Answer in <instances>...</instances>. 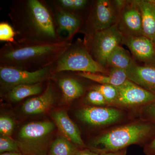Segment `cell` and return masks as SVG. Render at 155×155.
<instances>
[{"mask_svg":"<svg viewBox=\"0 0 155 155\" xmlns=\"http://www.w3.org/2000/svg\"><path fill=\"white\" fill-rule=\"evenodd\" d=\"M14 127L13 119L7 116H1L0 118V133L1 135L11 136Z\"/></svg>","mask_w":155,"mask_h":155,"instance_id":"cell-29","label":"cell"},{"mask_svg":"<svg viewBox=\"0 0 155 155\" xmlns=\"http://www.w3.org/2000/svg\"><path fill=\"white\" fill-rule=\"evenodd\" d=\"M63 99L71 102L81 97L84 93V87L77 80L72 77H63L58 81Z\"/></svg>","mask_w":155,"mask_h":155,"instance_id":"cell-19","label":"cell"},{"mask_svg":"<svg viewBox=\"0 0 155 155\" xmlns=\"http://www.w3.org/2000/svg\"><path fill=\"white\" fill-rule=\"evenodd\" d=\"M154 44H155V42H154Z\"/></svg>","mask_w":155,"mask_h":155,"instance_id":"cell-34","label":"cell"},{"mask_svg":"<svg viewBox=\"0 0 155 155\" xmlns=\"http://www.w3.org/2000/svg\"><path fill=\"white\" fill-rule=\"evenodd\" d=\"M116 25L123 36L143 35L141 14L135 1H127L118 13Z\"/></svg>","mask_w":155,"mask_h":155,"instance_id":"cell-10","label":"cell"},{"mask_svg":"<svg viewBox=\"0 0 155 155\" xmlns=\"http://www.w3.org/2000/svg\"><path fill=\"white\" fill-rule=\"evenodd\" d=\"M143 151L146 155H155V135L144 144Z\"/></svg>","mask_w":155,"mask_h":155,"instance_id":"cell-30","label":"cell"},{"mask_svg":"<svg viewBox=\"0 0 155 155\" xmlns=\"http://www.w3.org/2000/svg\"><path fill=\"white\" fill-rule=\"evenodd\" d=\"M9 16L17 41L53 42L63 41L58 35L52 11L39 0L13 2Z\"/></svg>","mask_w":155,"mask_h":155,"instance_id":"cell-1","label":"cell"},{"mask_svg":"<svg viewBox=\"0 0 155 155\" xmlns=\"http://www.w3.org/2000/svg\"><path fill=\"white\" fill-rule=\"evenodd\" d=\"M73 155H100V154L89 150L78 149Z\"/></svg>","mask_w":155,"mask_h":155,"instance_id":"cell-31","label":"cell"},{"mask_svg":"<svg viewBox=\"0 0 155 155\" xmlns=\"http://www.w3.org/2000/svg\"><path fill=\"white\" fill-rule=\"evenodd\" d=\"M16 33L13 26L8 22H1L0 23V41L6 43L14 42Z\"/></svg>","mask_w":155,"mask_h":155,"instance_id":"cell-26","label":"cell"},{"mask_svg":"<svg viewBox=\"0 0 155 155\" xmlns=\"http://www.w3.org/2000/svg\"><path fill=\"white\" fill-rule=\"evenodd\" d=\"M55 8L76 14V12L85 8L89 3L87 0H58L53 1ZM79 16V15H78Z\"/></svg>","mask_w":155,"mask_h":155,"instance_id":"cell-23","label":"cell"},{"mask_svg":"<svg viewBox=\"0 0 155 155\" xmlns=\"http://www.w3.org/2000/svg\"><path fill=\"white\" fill-rule=\"evenodd\" d=\"M118 18L113 1L97 0L91 5L86 22L79 31L89 36L116 25Z\"/></svg>","mask_w":155,"mask_h":155,"instance_id":"cell-7","label":"cell"},{"mask_svg":"<svg viewBox=\"0 0 155 155\" xmlns=\"http://www.w3.org/2000/svg\"><path fill=\"white\" fill-rule=\"evenodd\" d=\"M56 99L55 91L50 82L41 94L25 101L22 105V110L28 115L42 114L53 105Z\"/></svg>","mask_w":155,"mask_h":155,"instance_id":"cell-15","label":"cell"},{"mask_svg":"<svg viewBox=\"0 0 155 155\" xmlns=\"http://www.w3.org/2000/svg\"><path fill=\"white\" fill-rule=\"evenodd\" d=\"M85 100L87 103L96 107L108 105L104 97L100 92L91 89L87 93Z\"/></svg>","mask_w":155,"mask_h":155,"instance_id":"cell-28","label":"cell"},{"mask_svg":"<svg viewBox=\"0 0 155 155\" xmlns=\"http://www.w3.org/2000/svg\"><path fill=\"white\" fill-rule=\"evenodd\" d=\"M123 35L117 25L84 37V44L92 58L104 68H107L108 58L123 41Z\"/></svg>","mask_w":155,"mask_h":155,"instance_id":"cell-6","label":"cell"},{"mask_svg":"<svg viewBox=\"0 0 155 155\" xmlns=\"http://www.w3.org/2000/svg\"><path fill=\"white\" fill-rule=\"evenodd\" d=\"M141 14L143 36L155 42V1L135 0Z\"/></svg>","mask_w":155,"mask_h":155,"instance_id":"cell-17","label":"cell"},{"mask_svg":"<svg viewBox=\"0 0 155 155\" xmlns=\"http://www.w3.org/2000/svg\"><path fill=\"white\" fill-rule=\"evenodd\" d=\"M91 89L100 92L105 99L108 105L114 106L118 96L117 87L110 84H101L92 87Z\"/></svg>","mask_w":155,"mask_h":155,"instance_id":"cell-24","label":"cell"},{"mask_svg":"<svg viewBox=\"0 0 155 155\" xmlns=\"http://www.w3.org/2000/svg\"><path fill=\"white\" fill-rule=\"evenodd\" d=\"M126 72L127 79L155 94V67L135 63Z\"/></svg>","mask_w":155,"mask_h":155,"instance_id":"cell-14","label":"cell"},{"mask_svg":"<svg viewBox=\"0 0 155 155\" xmlns=\"http://www.w3.org/2000/svg\"><path fill=\"white\" fill-rule=\"evenodd\" d=\"M122 44L130 50L136 60L144 65L155 67L154 43L142 35L137 37L123 36Z\"/></svg>","mask_w":155,"mask_h":155,"instance_id":"cell-12","label":"cell"},{"mask_svg":"<svg viewBox=\"0 0 155 155\" xmlns=\"http://www.w3.org/2000/svg\"><path fill=\"white\" fill-rule=\"evenodd\" d=\"M42 91L41 83L22 84L11 88L7 92V96L11 101L17 102L28 97L40 94Z\"/></svg>","mask_w":155,"mask_h":155,"instance_id":"cell-21","label":"cell"},{"mask_svg":"<svg viewBox=\"0 0 155 155\" xmlns=\"http://www.w3.org/2000/svg\"><path fill=\"white\" fill-rule=\"evenodd\" d=\"M126 153H127L126 149H124L116 151L101 153L100 154V155H126Z\"/></svg>","mask_w":155,"mask_h":155,"instance_id":"cell-32","label":"cell"},{"mask_svg":"<svg viewBox=\"0 0 155 155\" xmlns=\"http://www.w3.org/2000/svg\"><path fill=\"white\" fill-rule=\"evenodd\" d=\"M139 116L141 121L155 125V101L140 108Z\"/></svg>","mask_w":155,"mask_h":155,"instance_id":"cell-27","label":"cell"},{"mask_svg":"<svg viewBox=\"0 0 155 155\" xmlns=\"http://www.w3.org/2000/svg\"><path fill=\"white\" fill-rule=\"evenodd\" d=\"M52 117L57 127L65 138L78 146L85 147L78 127L70 119L67 112L55 111L53 113Z\"/></svg>","mask_w":155,"mask_h":155,"instance_id":"cell-16","label":"cell"},{"mask_svg":"<svg viewBox=\"0 0 155 155\" xmlns=\"http://www.w3.org/2000/svg\"><path fill=\"white\" fill-rule=\"evenodd\" d=\"M54 73L53 65L35 71L0 66L1 84L8 92L18 85L41 83Z\"/></svg>","mask_w":155,"mask_h":155,"instance_id":"cell-8","label":"cell"},{"mask_svg":"<svg viewBox=\"0 0 155 155\" xmlns=\"http://www.w3.org/2000/svg\"><path fill=\"white\" fill-rule=\"evenodd\" d=\"M77 116L82 122L94 126L110 125L123 118L122 111L113 107H90L81 109Z\"/></svg>","mask_w":155,"mask_h":155,"instance_id":"cell-11","label":"cell"},{"mask_svg":"<svg viewBox=\"0 0 155 155\" xmlns=\"http://www.w3.org/2000/svg\"><path fill=\"white\" fill-rule=\"evenodd\" d=\"M76 75L99 84H110L116 87L120 86L128 79L125 71L114 68L110 69L108 74L80 72H78Z\"/></svg>","mask_w":155,"mask_h":155,"instance_id":"cell-18","label":"cell"},{"mask_svg":"<svg viewBox=\"0 0 155 155\" xmlns=\"http://www.w3.org/2000/svg\"><path fill=\"white\" fill-rule=\"evenodd\" d=\"M53 14L59 36L61 38V34L64 32L65 40L71 41L83 25V19L78 15L58 8Z\"/></svg>","mask_w":155,"mask_h":155,"instance_id":"cell-13","label":"cell"},{"mask_svg":"<svg viewBox=\"0 0 155 155\" xmlns=\"http://www.w3.org/2000/svg\"><path fill=\"white\" fill-rule=\"evenodd\" d=\"M0 152H20L17 141L10 137L1 135L0 137Z\"/></svg>","mask_w":155,"mask_h":155,"instance_id":"cell-25","label":"cell"},{"mask_svg":"<svg viewBox=\"0 0 155 155\" xmlns=\"http://www.w3.org/2000/svg\"><path fill=\"white\" fill-rule=\"evenodd\" d=\"M50 121L31 122L20 129L17 141L22 155H46V140L54 129Z\"/></svg>","mask_w":155,"mask_h":155,"instance_id":"cell-5","label":"cell"},{"mask_svg":"<svg viewBox=\"0 0 155 155\" xmlns=\"http://www.w3.org/2000/svg\"><path fill=\"white\" fill-rule=\"evenodd\" d=\"M155 135V125L141 121L108 130L95 139L92 145L99 154L116 151L131 145L145 144Z\"/></svg>","mask_w":155,"mask_h":155,"instance_id":"cell-3","label":"cell"},{"mask_svg":"<svg viewBox=\"0 0 155 155\" xmlns=\"http://www.w3.org/2000/svg\"><path fill=\"white\" fill-rule=\"evenodd\" d=\"M65 137H60L53 141L48 155H73L78 149Z\"/></svg>","mask_w":155,"mask_h":155,"instance_id":"cell-22","label":"cell"},{"mask_svg":"<svg viewBox=\"0 0 155 155\" xmlns=\"http://www.w3.org/2000/svg\"><path fill=\"white\" fill-rule=\"evenodd\" d=\"M55 73L65 71L107 73L108 70L97 63L91 55L84 41L80 39L72 43L53 64Z\"/></svg>","mask_w":155,"mask_h":155,"instance_id":"cell-4","label":"cell"},{"mask_svg":"<svg viewBox=\"0 0 155 155\" xmlns=\"http://www.w3.org/2000/svg\"><path fill=\"white\" fill-rule=\"evenodd\" d=\"M135 63L127 51L119 45L108 58L107 67L126 71Z\"/></svg>","mask_w":155,"mask_h":155,"instance_id":"cell-20","label":"cell"},{"mask_svg":"<svg viewBox=\"0 0 155 155\" xmlns=\"http://www.w3.org/2000/svg\"><path fill=\"white\" fill-rule=\"evenodd\" d=\"M1 155H22L21 153L7 152L1 153Z\"/></svg>","mask_w":155,"mask_h":155,"instance_id":"cell-33","label":"cell"},{"mask_svg":"<svg viewBox=\"0 0 155 155\" xmlns=\"http://www.w3.org/2000/svg\"><path fill=\"white\" fill-rule=\"evenodd\" d=\"M71 44L65 40L6 43L0 50V66L37 71L54 64Z\"/></svg>","mask_w":155,"mask_h":155,"instance_id":"cell-2","label":"cell"},{"mask_svg":"<svg viewBox=\"0 0 155 155\" xmlns=\"http://www.w3.org/2000/svg\"><path fill=\"white\" fill-rule=\"evenodd\" d=\"M118 96L114 106L124 108H141L155 101V94L127 79L116 87Z\"/></svg>","mask_w":155,"mask_h":155,"instance_id":"cell-9","label":"cell"}]
</instances>
